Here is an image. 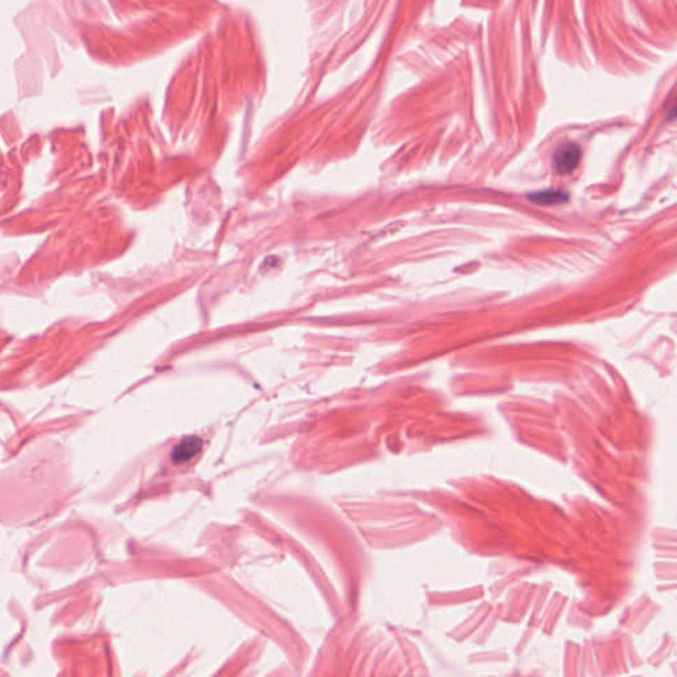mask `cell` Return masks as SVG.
<instances>
[{
	"label": "cell",
	"instance_id": "7a4b0ae2",
	"mask_svg": "<svg viewBox=\"0 0 677 677\" xmlns=\"http://www.w3.org/2000/svg\"><path fill=\"white\" fill-rule=\"evenodd\" d=\"M201 449H203L201 438H198L196 435H188L173 447L171 453L173 460L177 465L188 462L192 458H195L201 451Z\"/></svg>",
	"mask_w": 677,
	"mask_h": 677
},
{
	"label": "cell",
	"instance_id": "3957f363",
	"mask_svg": "<svg viewBox=\"0 0 677 677\" xmlns=\"http://www.w3.org/2000/svg\"><path fill=\"white\" fill-rule=\"evenodd\" d=\"M528 197L536 204L558 205V204H562V203L567 201V194L562 192V191H557V189H546V191H541V192L530 194Z\"/></svg>",
	"mask_w": 677,
	"mask_h": 677
},
{
	"label": "cell",
	"instance_id": "6da1fadb",
	"mask_svg": "<svg viewBox=\"0 0 677 677\" xmlns=\"http://www.w3.org/2000/svg\"><path fill=\"white\" fill-rule=\"evenodd\" d=\"M581 161V148L578 145L567 142L560 145L554 151L553 163L557 173L569 175L573 173Z\"/></svg>",
	"mask_w": 677,
	"mask_h": 677
}]
</instances>
